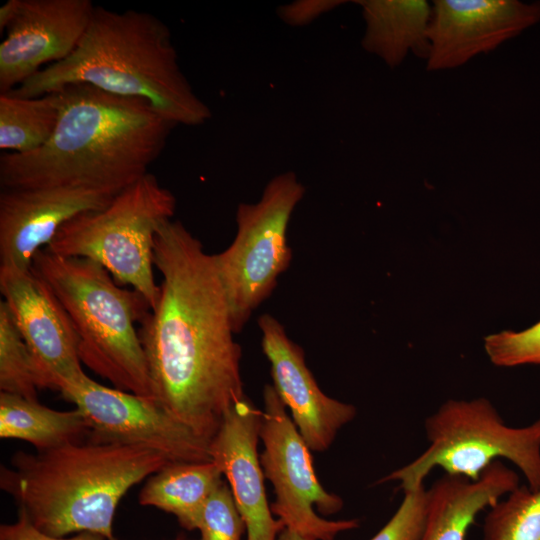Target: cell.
Instances as JSON below:
<instances>
[{
    "label": "cell",
    "mask_w": 540,
    "mask_h": 540,
    "mask_svg": "<svg viewBox=\"0 0 540 540\" xmlns=\"http://www.w3.org/2000/svg\"><path fill=\"white\" fill-rule=\"evenodd\" d=\"M263 399L260 463L275 491L272 514L284 528L309 540H334L339 533L358 528V519L332 521L315 512L314 507L322 514H335L343 500L320 484L310 448L272 385L264 387Z\"/></svg>",
    "instance_id": "obj_9"
},
{
    "label": "cell",
    "mask_w": 540,
    "mask_h": 540,
    "mask_svg": "<svg viewBox=\"0 0 540 540\" xmlns=\"http://www.w3.org/2000/svg\"><path fill=\"white\" fill-rule=\"evenodd\" d=\"M180 540V539H179Z\"/></svg>",
    "instance_id": "obj_30"
},
{
    "label": "cell",
    "mask_w": 540,
    "mask_h": 540,
    "mask_svg": "<svg viewBox=\"0 0 540 540\" xmlns=\"http://www.w3.org/2000/svg\"><path fill=\"white\" fill-rule=\"evenodd\" d=\"M427 514V489L404 492L389 521L370 540H420Z\"/></svg>",
    "instance_id": "obj_26"
},
{
    "label": "cell",
    "mask_w": 540,
    "mask_h": 540,
    "mask_svg": "<svg viewBox=\"0 0 540 540\" xmlns=\"http://www.w3.org/2000/svg\"><path fill=\"white\" fill-rule=\"evenodd\" d=\"M277 540H309L298 533L284 528L278 535Z\"/></svg>",
    "instance_id": "obj_29"
},
{
    "label": "cell",
    "mask_w": 540,
    "mask_h": 540,
    "mask_svg": "<svg viewBox=\"0 0 540 540\" xmlns=\"http://www.w3.org/2000/svg\"><path fill=\"white\" fill-rule=\"evenodd\" d=\"M263 411L246 397L226 413L209 443L211 461L229 482L247 540H277L284 529L268 504L258 455Z\"/></svg>",
    "instance_id": "obj_16"
},
{
    "label": "cell",
    "mask_w": 540,
    "mask_h": 540,
    "mask_svg": "<svg viewBox=\"0 0 540 540\" xmlns=\"http://www.w3.org/2000/svg\"><path fill=\"white\" fill-rule=\"evenodd\" d=\"M59 116L41 148L0 157L1 188L78 186L118 194L149 173L175 127L148 101L89 84L55 92Z\"/></svg>",
    "instance_id": "obj_2"
},
{
    "label": "cell",
    "mask_w": 540,
    "mask_h": 540,
    "mask_svg": "<svg viewBox=\"0 0 540 540\" xmlns=\"http://www.w3.org/2000/svg\"><path fill=\"white\" fill-rule=\"evenodd\" d=\"M169 463L145 446L81 441L34 454L16 452L11 467L1 466L0 487L50 536L93 532L117 540L113 520L120 500Z\"/></svg>",
    "instance_id": "obj_4"
},
{
    "label": "cell",
    "mask_w": 540,
    "mask_h": 540,
    "mask_svg": "<svg viewBox=\"0 0 540 540\" xmlns=\"http://www.w3.org/2000/svg\"><path fill=\"white\" fill-rule=\"evenodd\" d=\"M483 540H540V488L519 485L489 508Z\"/></svg>",
    "instance_id": "obj_22"
},
{
    "label": "cell",
    "mask_w": 540,
    "mask_h": 540,
    "mask_svg": "<svg viewBox=\"0 0 540 540\" xmlns=\"http://www.w3.org/2000/svg\"><path fill=\"white\" fill-rule=\"evenodd\" d=\"M33 357L4 300L0 302V390L38 400Z\"/></svg>",
    "instance_id": "obj_23"
},
{
    "label": "cell",
    "mask_w": 540,
    "mask_h": 540,
    "mask_svg": "<svg viewBox=\"0 0 540 540\" xmlns=\"http://www.w3.org/2000/svg\"><path fill=\"white\" fill-rule=\"evenodd\" d=\"M162 278L139 335L155 400L210 443L226 413L245 398L241 347L213 254L178 220L155 237Z\"/></svg>",
    "instance_id": "obj_1"
},
{
    "label": "cell",
    "mask_w": 540,
    "mask_h": 540,
    "mask_svg": "<svg viewBox=\"0 0 540 540\" xmlns=\"http://www.w3.org/2000/svg\"><path fill=\"white\" fill-rule=\"evenodd\" d=\"M175 209L173 193L147 173L106 207L65 223L45 248L100 264L118 285H129L141 294L152 309L159 296L153 272L155 237Z\"/></svg>",
    "instance_id": "obj_6"
},
{
    "label": "cell",
    "mask_w": 540,
    "mask_h": 540,
    "mask_svg": "<svg viewBox=\"0 0 540 540\" xmlns=\"http://www.w3.org/2000/svg\"><path fill=\"white\" fill-rule=\"evenodd\" d=\"M115 195L78 186L2 188L0 267L31 269L37 252L65 223L106 207Z\"/></svg>",
    "instance_id": "obj_14"
},
{
    "label": "cell",
    "mask_w": 540,
    "mask_h": 540,
    "mask_svg": "<svg viewBox=\"0 0 540 540\" xmlns=\"http://www.w3.org/2000/svg\"><path fill=\"white\" fill-rule=\"evenodd\" d=\"M342 1H299L280 8L281 18L293 25L310 22L325 11L331 10Z\"/></svg>",
    "instance_id": "obj_28"
},
{
    "label": "cell",
    "mask_w": 540,
    "mask_h": 540,
    "mask_svg": "<svg viewBox=\"0 0 540 540\" xmlns=\"http://www.w3.org/2000/svg\"><path fill=\"white\" fill-rule=\"evenodd\" d=\"M60 393L82 412L92 441L145 446L171 463L211 461L209 442L155 400L106 387L87 375Z\"/></svg>",
    "instance_id": "obj_10"
},
{
    "label": "cell",
    "mask_w": 540,
    "mask_h": 540,
    "mask_svg": "<svg viewBox=\"0 0 540 540\" xmlns=\"http://www.w3.org/2000/svg\"><path fill=\"white\" fill-rule=\"evenodd\" d=\"M198 530V540H241L246 531L232 491L224 481L206 502Z\"/></svg>",
    "instance_id": "obj_24"
},
{
    "label": "cell",
    "mask_w": 540,
    "mask_h": 540,
    "mask_svg": "<svg viewBox=\"0 0 540 540\" xmlns=\"http://www.w3.org/2000/svg\"><path fill=\"white\" fill-rule=\"evenodd\" d=\"M0 291L33 357L39 389L61 392L86 375L67 312L32 268L0 267Z\"/></svg>",
    "instance_id": "obj_12"
},
{
    "label": "cell",
    "mask_w": 540,
    "mask_h": 540,
    "mask_svg": "<svg viewBox=\"0 0 540 540\" xmlns=\"http://www.w3.org/2000/svg\"><path fill=\"white\" fill-rule=\"evenodd\" d=\"M520 485L518 474L502 461L478 480L444 474L427 489V514L420 540H465L477 515Z\"/></svg>",
    "instance_id": "obj_17"
},
{
    "label": "cell",
    "mask_w": 540,
    "mask_h": 540,
    "mask_svg": "<svg viewBox=\"0 0 540 540\" xmlns=\"http://www.w3.org/2000/svg\"><path fill=\"white\" fill-rule=\"evenodd\" d=\"M212 462L169 463L150 476L139 493V503L173 514L186 530L198 529L204 507L223 481Z\"/></svg>",
    "instance_id": "obj_19"
},
{
    "label": "cell",
    "mask_w": 540,
    "mask_h": 540,
    "mask_svg": "<svg viewBox=\"0 0 540 540\" xmlns=\"http://www.w3.org/2000/svg\"><path fill=\"white\" fill-rule=\"evenodd\" d=\"M428 447L379 482L396 481L403 492L424 486L439 467L445 474L478 480L496 461L513 463L532 490L540 488V418L523 427L507 425L486 398L450 399L424 422Z\"/></svg>",
    "instance_id": "obj_7"
},
{
    "label": "cell",
    "mask_w": 540,
    "mask_h": 540,
    "mask_svg": "<svg viewBox=\"0 0 540 540\" xmlns=\"http://www.w3.org/2000/svg\"><path fill=\"white\" fill-rule=\"evenodd\" d=\"M365 32L362 47L389 67L399 66L409 53L427 60L432 3L426 0H359Z\"/></svg>",
    "instance_id": "obj_18"
},
{
    "label": "cell",
    "mask_w": 540,
    "mask_h": 540,
    "mask_svg": "<svg viewBox=\"0 0 540 540\" xmlns=\"http://www.w3.org/2000/svg\"><path fill=\"white\" fill-rule=\"evenodd\" d=\"M31 268L67 312L78 338L81 362L114 388L155 400L136 329V323L151 310L145 298L118 285L103 266L89 259L65 257L43 248Z\"/></svg>",
    "instance_id": "obj_5"
},
{
    "label": "cell",
    "mask_w": 540,
    "mask_h": 540,
    "mask_svg": "<svg viewBox=\"0 0 540 540\" xmlns=\"http://www.w3.org/2000/svg\"><path fill=\"white\" fill-rule=\"evenodd\" d=\"M148 101L165 119L197 126L211 118L178 64L171 33L151 13L96 6L75 50L8 92L39 97L69 84Z\"/></svg>",
    "instance_id": "obj_3"
},
{
    "label": "cell",
    "mask_w": 540,
    "mask_h": 540,
    "mask_svg": "<svg viewBox=\"0 0 540 540\" xmlns=\"http://www.w3.org/2000/svg\"><path fill=\"white\" fill-rule=\"evenodd\" d=\"M90 430L82 412L59 411L38 400L0 392V437L23 440L38 452L81 442Z\"/></svg>",
    "instance_id": "obj_20"
},
{
    "label": "cell",
    "mask_w": 540,
    "mask_h": 540,
    "mask_svg": "<svg viewBox=\"0 0 540 540\" xmlns=\"http://www.w3.org/2000/svg\"><path fill=\"white\" fill-rule=\"evenodd\" d=\"M490 361L501 367L540 364V321L520 331H502L485 338Z\"/></svg>",
    "instance_id": "obj_25"
},
{
    "label": "cell",
    "mask_w": 540,
    "mask_h": 540,
    "mask_svg": "<svg viewBox=\"0 0 540 540\" xmlns=\"http://www.w3.org/2000/svg\"><path fill=\"white\" fill-rule=\"evenodd\" d=\"M90 0H8L0 8V94L66 59L93 15Z\"/></svg>",
    "instance_id": "obj_11"
},
{
    "label": "cell",
    "mask_w": 540,
    "mask_h": 540,
    "mask_svg": "<svg viewBox=\"0 0 540 540\" xmlns=\"http://www.w3.org/2000/svg\"><path fill=\"white\" fill-rule=\"evenodd\" d=\"M0 540H107L103 535L93 532H80L72 537H54L37 529L27 517L18 511L14 523L0 526Z\"/></svg>",
    "instance_id": "obj_27"
},
{
    "label": "cell",
    "mask_w": 540,
    "mask_h": 540,
    "mask_svg": "<svg viewBox=\"0 0 540 540\" xmlns=\"http://www.w3.org/2000/svg\"><path fill=\"white\" fill-rule=\"evenodd\" d=\"M540 22V1L434 0L429 71L458 68Z\"/></svg>",
    "instance_id": "obj_13"
},
{
    "label": "cell",
    "mask_w": 540,
    "mask_h": 540,
    "mask_svg": "<svg viewBox=\"0 0 540 540\" xmlns=\"http://www.w3.org/2000/svg\"><path fill=\"white\" fill-rule=\"evenodd\" d=\"M58 116L55 93L32 98L0 94V149L25 154L41 148L52 137Z\"/></svg>",
    "instance_id": "obj_21"
},
{
    "label": "cell",
    "mask_w": 540,
    "mask_h": 540,
    "mask_svg": "<svg viewBox=\"0 0 540 540\" xmlns=\"http://www.w3.org/2000/svg\"><path fill=\"white\" fill-rule=\"evenodd\" d=\"M304 193V186L293 172L275 176L259 201L238 206L234 240L224 251L213 254L235 333L270 296L278 277L290 264L287 228Z\"/></svg>",
    "instance_id": "obj_8"
},
{
    "label": "cell",
    "mask_w": 540,
    "mask_h": 540,
    "mask_svg": "<svg viewBox=\"0 0 540 540\" xmlns=\"http://www.w3.org/2000/svg\"><path fill=\"white\" fill-rule=\"evenodd\" d=\"M261 346L271 367L273 387L310 450L325 451L338 431L356 416V408L327 396L305 363L303 349L272 315L258 318Z\"/></svg>",
    "instance_id": "obj_15"
}]
</instances>
